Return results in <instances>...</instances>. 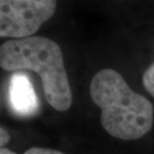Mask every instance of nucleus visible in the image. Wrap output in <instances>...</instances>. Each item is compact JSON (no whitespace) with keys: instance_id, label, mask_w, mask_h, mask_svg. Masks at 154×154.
<instances>
[{"instance_id":"obj_1","label":"nucleus","mask_w":154,"mask_h":154,"mask_svg":"<svg viewBox=\"0 0 154 154\" xmlns=\"http://www.w3.org/2000/svg\"><path fill=\"white\" fill-rule=\"evenodd\" d=\"M89 91L92 101L101 109V124L109 135L135 140L151 130L152 103L132 90L116 70L105 68L98 71L92 77Z\"/></svg>"},{"instance_id":"obj_2","label":"nucleus","mask_w":154,"mask_h":154,"mask_svg":"<svg viewBox=\"0 0 154 154\" xmlns=\"http://www.w3.org/2000/svg\"><path fill=\"white\" fill-rule=\"evenodd\" d=\"M0 66L6 71L32 70L42 80L47 102L57 111L72 105V92L62 50L53 40L31 36L5 41L0 47Z\"/></svg>"},{"instance_id":"obj_3","label":"nucleus","mask_w":154,"mask_h":154,"mask_svg":"<svg viewBox=\"0 0 154 154\" xmlns=\"http://www.w3.org/2000/svg\"><path fill=\"white\" fill-rule=\"evenodd\" d=\"M54 0H1L0 36L13 39L31 37L53 16Z\"/></svg>"},{"instance_id":"obj_4","label":"nucleus","mask_w":154,"mask_h":154,"mask_svg":"<svg viewBox=\"0 0 154 154\" xmlns=\"http://www.w3.org/2000/svg\"><path fill=\"white\" fill-rule=\"evenodd\" d=\"M11 106L20 115H32L38 108V101L29 78L23 73L12 75L9 84Z\"/></svg>"},{"instance_id":"obj_5","label":"nucleus","mask_w":154,"mask_h":154,"mask_svg":"<svg viewBox=\"0 0 154 154\" xmlns=\"http://www.w3.org/2000/svg\"><path fill=\"white\" fill-rule=\"evenodd\" d=\"M142 82L146 90L154 97V62L144 71Z\"/></svg>"},{"instance_id":"obj_6","label":"nucleus","mask_w":154,"mask_h":154,"mask_svg":"<svg viewBox=\"0 0 154 154\" xmlns=\"http://www.w3.org/2000/svg\"><path fill=\"white\" fill-rule=\"evenodd\" d=\"M24 154H65L59 150L50 149V148H43V147H32L26 150Z\"/></svg>"},{"instance_id":"obj_7","label":"nucleus","mask_w":154,"mask_h":154,"mask_svg":"<svg viewBox=\"0 0 154 154\" xmlns=\"http://www.w3.org/2000/svg\"><path fill=\"white\" fill-rule=\"evenodd\" d=\"M9 139H10V134H9V132L6 130L3 126H1V127H0V146H1V148H3V147L8 143Z\"/></svg>"},{"instance_id":"obj_8","label":"nucleus","mask_w":154,"mask_h":154,"mask_svg":"<svg viewBox=\"0 0 154 154\" xmlns=\"http://www.w3.org/2000/svg\"><path fill=\"white\" fill-rule=\"evenodd\" d=\"M0 154H17L16 152L12 151V150L8 149V148H5V147H3V148H0Z\"/></svg>"}]
</instances>
